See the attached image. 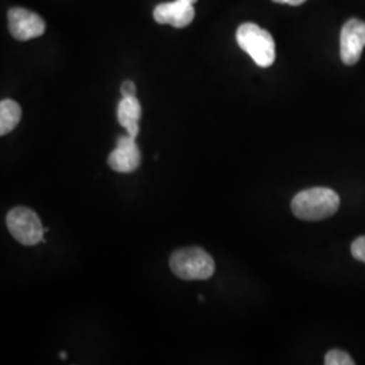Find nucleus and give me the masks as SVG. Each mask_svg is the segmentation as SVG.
<instances>
[{
    "mask_svg": "<svg viewBox=\"0 0 365 365\" xmlns=\"http://www.w3.org/2000/svg\"><path fill=\"white\" fill-rule=\"evenodd\" d=\"M135 92H137V87H135V84H134L131 80H126V81L122 83V86H120L122 98L135 96Z\"/></svg>",
    "mask_w": 365,
    "mask_h": 365,
    "instance_id": "ddd939ff",
    "label": "nucleus"
},
{
    "mask_svg": "<svg viewBox=\"0 0 365 365\" xmlns=\"http://www.w3.org/2000/svg\"><path fill=\"white\" fill-rule=\"evenodd\" d=\"M21 117V106L13 99H3L0 102V135L11 133L18 126Z\"/></svg>",
    "mask_w": 365,
    "mask_h": 365,
    "instance_id": "9d476101",
    "label": "nucleus"
},
{
    "mask_svg": "<svg viewBox=\"0 0 365 365\" xmlns=\"http://www.w3.org/2000/svg\"><path fill=\"white\" fill-rule=\"evenodd\" d=\"M172 272L182 280H206L214 274L215 262L205 249L191 247L172 253Z\"/></svg>",
    "mask_w": 365,
    "mask_h": 365,
    "instance_id": "7ed1b4c3",
    "label": "nucleus"
},
{
    "mask_svg": "<svg viewBox=\"0 0 365 365\" xmlns=\"http://www.w3.org/2000/svg\"><path fill=\"white\" fill-rule=\"evenodd\" d=\"M9 29L14 38L18 41H29V39L37 38L45 33V21L38 14L22 9V7H14L9 14Z\"/></svg>",
    "mask_w": 365,
    "mask_h": 365,
    "instance_id": "39448f33",
    "label": "nucleus"
},
{
    "mask_svg": "<svg viewBox=\"0 0 365 365\" xmlns=\"http://www.w3.org/2000/svg\"><path fill=\"white\" fill-rule=\"evenodd\" d=\"M141 164V152L135 144V138L129 134L119 137L117 148L108 156V165L118 173H131Z\"/></svg>",
    "mask_w": 365,
    "mask_h": 365,
    "instance_id": "6e6552de",
    "label": "nucleus"
},
{
    "mask_svg": "<svg viewBox=\"0 0 365 365\" xmlns=\"http://www.w3.org/2000/svg\"><path fill=\"white\" fill-rule=\"evenodd\" d=\"M339 207V196L325 187H314L297 194L291 202L294 215L303 221H321L331 217Z\"/></svg>",
    "mask_w": 365,
    "mask_h": 365,
    "instance_id": "f257e3e1",
    "label": "nucleus"
},
{
    "mask_svg": "<svg viewBox=\"0 0 365 365\" xmlns=\"http://www.w3.org/2000/svg\"><path fill=\"white\" fill-rule=\"evenodd\" d=\"M235 38L240 48L248 53L257 66L268 68L274 64L276 49L274 37L269 31L261 29L256 24L247 22L237 29Z\"/></svg>",
    "mask_w": 365,
    "mask_h": 365,
    "instance_id": "f03ea898",
    "label": "nucleus"
},
{
    "mask_svg": "<svg viewBox=\"0 0 365 365\" xmlns=\"http://www.w3.org/2000/svg\"><path fill=\"white\" fill-rule=\"evenodd\" d=\"M60 356H61V359H63V360H66V352L60 353Z\"/></svg>",
    "mask_w": 365,
    "mask_h": 365,
    "instance_id": "2eb2a0df",
    "label": "nucleus"
},
{
    "mask_svg": "<svg viewBox=\"0 0 365 365\" xmlns=\"http://www.w3.org/2000/svg\"><path fill=\"white\" fill-rule=\"evenodd\" d=\"M352 256L356 260L365 262V237H359L356 241H353Z\"/></svg>",
    "mask_w": 365,
    "mask_h": 365,
    "instance_id": "f8f14e48",
    "label": "nucleus"
},
{
    "mask_svg": "<svg viewBox=\"0 0 365 365\" xmlns=\"http://www.w3.org/2000/svg\"><path fill=\"white\" fill-rule=\"evenodd\" d=\"M197 0H175L158 4L153 18L160 25H170L176 29L187 27L195 18L194 4Z\"/></svg>",
    "mask_w": 365,
    "mask_h": 365,
    "instance_id": "0eeeda50",
    "label": "nucleus"
},
{
    "mask_svg": "<svg viewBox=\"0 0 365 365\" xmlns=\"http://www.w3.org/2000/svg\"><path fill=\"white\" fill-rule=\"evenodd\" d=\"M274 3H282V4H289V6H300L306 0H274Z\"/></svg>",
    "mask_w": 365,
    "mask_h": 365,
    "instance_id": "4468645a",
    "label": "nucleus"
},
{
    "mask_svg": "<svg viewBox=\"0 0 365 365\" xmlns=\"http://www.w3.org/2000/svg\"><path fill=\"white\" fill-rule=\"evenodd\" d=\"M7 227L14 238L26 247L37 245L38 242H45V230L38 215L27 207H14L7 214Z\"/></svg>",
    "mask_w": 365,
    "mask_h": 365,
    "instance_id": "20e7f679",
    "label": "nucleus"
},
{
    "mask_svg": "<svg viewBox=\"0 0 365 365\" xmlns=\"http://www.w3.org/2000/svg\"><path fill=\"white\" fill-rule=\"evenodd\" d=\"M365 48V22L349 19L341 30L339 53L341 60L346 66H354Z\"/></svg>",
    "mask_w": 365,
    "mask_h": 365,
    "instance_id": "423d86ee",
    "label": "nucleus"
},
{
    "mask_svg": "<svg viewBox=\"0 0 365 365\" xmlns=\"http://www.w3.org/2000/svg\"><path fill=\"white\" fill-rule=\"evenodd\" d=\"M327 365H354V360L346 352L339 349H333L325 356Z\"/></svg>",
    "mask_w": 365,
    "mask_h": 365,
    "instance_id": "9b49d317",
    "label": "nucleus"
},
{
    "mask_svg": "<svg viewBox=\"0 0 365 365\" xmlns=\"http://www.w3.org/2000/svg\"><path fill=\"white\" fill-rule=\"evenodd\" d=\"M143 108L135 96H129V98H122V101L118 105V122L122 128H125L128 134L137 138L140 133V126L138 122L141 119Z\"/></svg>",
    "mask_w": 365,
    "mask_h": 365,
    "instance_id": "1a4fd4ad",
    "label": "nucleus"
}]
</instances>
